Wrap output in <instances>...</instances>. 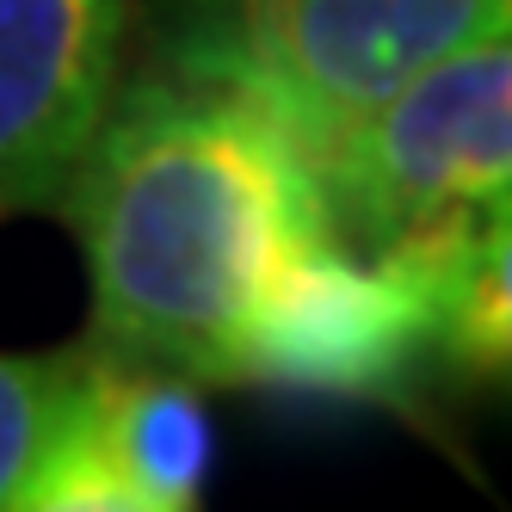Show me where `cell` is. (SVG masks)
Instances as JSON below:
<instances>
[{
  "instance_id": "obj_1",
  "label": "cell",
  "mask_w": 512,
  "mask_h": 512,
  "mask_svg": "<svg viewBox=\"0 0 512 512\" xmlns=\"http://www.w3.org/2000/svg\"><path fill=\"white\" fill-rule=\"evenodd\" d=\"M56 204L81 235L99 358L186 383H241L253 315L334 241L309 149L204 81L112 93Z\"/></svg>"
},
{
  "instance_id": "obj_2",
  "label": "cell",
  "mask_w": 512,
  "mask_h": 512,
  "mask_svg": "<svg viewBox=\"0 0 512 512\" xmlns=\"http://www.w3.org/2000/svg\"><path fill=\"white\" fill-rule=\"evenodd\" d=\"M186 81L260 105L309 149L426 62L512 31V0H186Z\"/></svg>"
},
{
  "instance_id": "obj_3",
  "label": "cell",
  "mask_w": 512,
  "mask_h": 512,
  "mask_svg": "<svg viewBox=\"0 0 512 512\" xmlns=\"http://www.w3.org/2000/svg\"><path fill=\"white\" fill-rule=\"evenodd\" d=\"M334 241L377 253L512 204V31L426 62L315 155Z\"/></svg>"
},
{
  "instance_id": "obj_4",
  "label": "cell",
  "mask_w": 512,
  "mask_h": 512,
  "mask_svg": "<svg viewBox=\"0 0 512 512\" xmlns=\"http://www.w3.org/2000/svg\"><path fill=\"white\" fill-rule=\"evenodd\" d=\"M426 358L420 284L395 253L309 247L278 278L241 346V383H290L321 395H389Z\"/></svg>"
},
{
  "instance_id": "obj_5",
  "label": "cell",
  "mask_w": 512,
  "mask_h": 512,
  "mask_svg": "<svg viewBox=\"0 0 512 512\" xmlns=\"http://www.w3.org/2000/svg\"><path fill=\"white\" fill-rule=\"evenodd\" d=\"M130 0H0V223L56 204L118 93Z\"/></svg>"
},
{
  "instance_id": "obj_6",
  "label": "cell",
  "mask_w": 512,
  "mask_h": 512,
  "mask_svg": "<svg viewBox=\"0 0 512 512\" xmlns=\"http://www.w3.org/2000/svg\"><path fill=\"white\" fill-rule=\"evenodd\" d=\"M99 432L136 488H149L173 512H198L210 426H204V408L192 401L186 377L105 364L99 371Z\"/></svg>"
},
{
  "instance_id": "obj_7",
  "label": "cell",
  "mask_w": 512,
  "mask_h": 512,
  "mask_svg": "<svg viewBox=\"0 0 512 512\" xmlns=\"http://www.w3.org/2000/svg\"><path fill=\"white\" fill-rule=\"evenodd\" d=\"M99 358L68 352H7L0 346V512L50 463V451L81 420Z\"/></svg>"
},
{
  "instance_id": "obj_8",
  "label": "cell",
  "mask_w": 512,
  "mask_h": 512,
  "mask_svg": "<svg viewBox=\"0 0 512 512\" xmlns=\"http://www.w3.org/2000/svg\"><path fill=\"white\" fill-rule=\"evenodd\" d=\"M7 512H173V506H161L149 488H136L124 475V463L112 457V445L99 432V377H93L81 420L68 426V438L50 451V463L31 475L25 494Z\"/></svg>"
}]
</instances>
